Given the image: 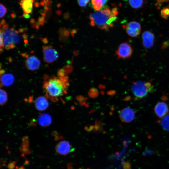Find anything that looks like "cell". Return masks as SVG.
Wrapping results in <instances>:
<instances>
[{
  "label": "cell",
  "instance_id": "6",
  "mask_svg": "<svg viewBox=\"0 0 169 169\" xmlns=\"http://www.w3.org/2000/svg\"><path fill=\"white\" fill-rule=\"evenodd\" d=\"M43 60L47 63H51L56 61L59 57L57 51L51 45L43 47Z\"/></svg>",
  "mask_w": 169,
  "mask_h": 169
},
{
  "label": "cell",
  "instance_id": "28",
  "mask_svg": "<svg viewBox=\"0 0 169 169\" xmlns=\"http://www.w3.org/2000/svg\"><path fill=\"white\" fill-rule=\"evenodd\" d=\"M169 47V40L164 42L162 45V48L165 49Z\"/></svg>",
  "mask_w": 169,
  "mask_h": 169
},
{
  "label": "cell",
  "instance_id": "5",
  "mask_svg": "<svg viewBox=\"0 0 169 169\" xmlns=\"http://www.w3.org/2000/svg\"><path fill=\"white\" fill-rule=\"evenodd\" d=\"M133 49L132 46L127 42L121 43L116 51V54L118 59H126L132 55Z\"/></svg>",
  "mask_w": 169,
  "mask_h": 169
},
{
  "label": "cell",
  "instance_id": "8",
  "mask_svg": "<svg viewBox=\"0 0 169 169\" xmlns=\"http://www.w3.org/2000/svg\"><path fill=\"white\" fill-rule=\"evenodd\" d=\"M154 111L157 116L161 119L169 113L168 106L165 102H158L154 107Z\"/></svg>",
  "mask_w": 169,
  "mask_h": 169
},
{
  "label": "cell",
  "instance_id": "22",
  "mask_svg": "<svg viewBox=\"0 0 169 169\" xmlns=\"http://www.w3.org/2000/svg\"><path fill=\"white\" fill-rule=\"evenodd\" d=\"M0 105H3L7 102L8 100V96L6 92L3 90L1 89L0 91Z\"/></svg>",
  "mask_w": 169,
  "mask_h": 169
},
{
  "label": "cell",
  "instance_id": "18",
  "mask_svg": "<svg viewBox=\"0 0 169 169\" xmlns=\"http://www.w3.org/2000/svg\"><path fill=\"white\" fill-rule=\"evenodd\" d=\"M160 124L163 129L169 131V113L161 119Z\"/></svg>",
  "mask_w": 169,
  "mask_h": 169
},
{
  "label": "cell",
  "instance_id": "16",
  "mask_svg": "<svg viewBox=\"0 0 169 169\" xmlns=\"http://www.w3.org/2000/svg\"><path fill=\"white\" fill-rule=\"evenodd\" d=\"M34 0H21L20 4L23 11L24 13H31L33 10V3Z\"/></svg>",
  "mask_w": 169,
  "mask_h": 169
},
{
  "label": "cell",
  "instance_id": "7",
  "mask_svg": "<svg viewBox=\"0 0 169 169\" xmlns=\"http://www.w3.org/2000/svg\"><path fill=\"white\" fill-rule=\"evenodd\" d=\"M135 111L129 107L123 108L119 113L120 119L122 122L126 123L132 121L135 118Z\"/></svg>",
  "mask_w": 169,
  "mask_h": 169
},
{
  "label": "cell",
  "instance_id": "35",
  "mask_svg": "<svg viewBox=\"0 0 169 169\" xmlns=\"http://www.w3.org/2000/svg\"><path fill=\"white\" fill-rule=\"evenodd\" d=\"M79 169H82V168H79Z\"/></svg>",
  "mask_w": 169,
  "mask_h": 169
},
{
  "label": "cell",
  "instance_id": "29",
  "mask_svg": "<svg viewBox=\"0 0 169 169\" xmlns=\"http://www.w3.org/2000/svg\"><path fill=\"white\" fill-rule=\"evenodd\" d=\"M130 164L128 162H125L123 165L124 169H128L130 168Z\"/></svg>",
  "mask_w": 169,
  "mask_h": 169
},
{
  "label": "cell",
  "instance_id": "20",
  "mask_svg": "<svg viewBox=\"0 0 169 169\" xmlns=\"http://www.w3.org/2000/svg\"><path fill=\"white\" fill-rule=\"evenodd\" d=\"M22 149L23 153L27 154L29 151V141L28 137L25 136L23 139Z\"/></svg>",
  "mask_w": 169,
  "mask_h": 169
},
{
  "label": "cell",
  "instance_id": "31",
  "mask_svg": "<svg viewBox=\"0 0 169 169\" xmlns=\"http://www.w3.org/2000/svg\"><path fill=\"white\" fill-rule=\"evenodd\" d=\"M23 17H24L25 18H28L30 17V15L28 14H26L24 13L23 15Z\"/></svg>",
  "mask_w": 169,
  "mask_h": 169
},
{
  "label": "cell",
  "instance_id": "10",
  "mask_svg": "<svg viewBox=\"0 0 169 169\" xmlns=\"http://www.w3.org/2000/svg\"><path fill=\"white\" fill-rule=\"evenodd\" d=\"M74 150L68 141H64L59 142L55 147L56 152L59 154L66 155Z\"/></svg>",
  "mask_w": 169,
  "mask_h": 169
},
{
  "label": "cell",
  "instance_id": "23",
  "mask_svg": "<svg viewBox=\"0 0 169 169\" xmlns=\"http://www.w3.org/2000/svg\"><path fill=\"white\" fill-rule=\"evenodd\" d=\"M127 34L132 37H136L140 34L141 31L134 30L128 28H125Z\"/></svg>",
  "mask_w": 169,
  "mask_h": 169
},
{
  "label": "cell",
  "instance_id": "34",
  "mask_svg": "<svg viewBox=\"0 0 169 169\" xmlns=\"http://www.w3.org/2000/svg\"><path fill=\"white\" fill-rule=\"evenodd\" d=\"M5 72V70H3V69H1V70H0L1 75L2 74H2H4Z\"/></svg>",
  "mask_w": 169,
  "mask_h": 169
},
{
  "label": "cell",
  "instance_id": "2",
  "mask_svg": "<svg viewBox=\"0 0 169 169\" xmlns=\"http://www.w3.org/2000/svg\"><path fill=\"white\" fill-rule=\"evenodd\" d=\"M67 84L53 76L46 79L43 83V88L47 98L52 101L56 102L65 94Z\"/></svg>",
  "mask_w": 169,
  "mask_h": 169
},
{
  "label": "cell",
  "instance_id": "24",
  "mask_svg": "<svg viewBox=\"0 0 169 169\" xmlns=\"http://www.w3.org/2000/svg\"><path fill=\"white\" fill-rule=\"evenodd\" d=\"M0 16L1 18H2L6 14L7 11V9L5 6L2 3L0 4Z\"/></svg>",
  "mask_w": 169,
  "mask_h": 169
},
{
  "label": "cell",
  "instance_id": "25",
  "mask_svg": "<svg viewBox=\"0 0 169 169\" xmlns=\"http://www.w3.org/2000/svg\"><path fill=\"white\" fill-rule=\"evenodd\" d=\"M90 0H77L78 4L81 7H86Z\"/></svg>",
  "mask_w": 169,
  "mask_h": 169
},
{
  "label": "cell",
  "instance_id": "17",
  "mask_svg": "<svg viewBox=\"0 0 169 169\" xmlns=\"http://www.w3.org/2000/svg\"><path fill=\"white\" fill-rule=\"evenodd\" d=\"M125 28H128L134 30L141 31V25L139 23L135 21L129 22L125 26Z\"/></svg>",
  "mask_w": 169,
  "mask_h": 169
},
{
  "label": "cell",
  "instance_id": "33",
  "mask_svg": "<svg viewBox=\"0 0 169 169\" xmlns=\"http://www.w3.org/2000/svg\"><path fill=\"white\" fill-rule=\"evenodd\" d=\"M72 164H68V169H72Z\"/></svg>",
  "mask_w": 169,
  "mask_h": 169
},
{
  "label": "cell",
  "instance_id": "26",
  "mask_svg": "<svg viewBox=\"0 0 169 169\" xmlns=\"http://www.w3.org/2000/svg\"><path fill=\"white\" fill-rule=\"evenodd\" d=\"M0 51H3V48L4 47L3 38V30L1 29L0 33Z\"/></svg>",
  "mask_w": 169,
  "mask_h": 169
},
{
  "label": "cell",
  "instance_id": "4",
  "mask_svg": "<svg viewBox=\"0 0 169 169\" xmlns=\"http://www.w3.org/2000/svg\"><path fill=\"white\" fill-rule=\"evenodd\" d=\"M2 30L3 42L5 49L8 50L14 48L15 44L19 43L20 41L18 31L13 28H8Z\"/></svg>",
  "mask_w": 169,
  "mask_h": 169
},
{
  "label": "cell",
  "instance_id": "14",
  "mask_svg": "<svg viewBox=\"0 0 169 169\" xmlns=\"http://www.w3.org/2000/svg\"><path fill=\"white\" fill-rule=\"evenodd\" d=\"M108 0H91L90 6L95 11H98L107 6Z\"/></svg>",
  "mask_w": 169,
  "mask_h": 169
},
{
  "label": "cell",
  "instance_id": "12",
  "mask_svg": "<svg viewBox=\"0 0 169 169\" xmlns=\"http://www.w3.org/2000/svg\"><path fill=\"white\" fill-rule=\"evenodd\" d=\"M49 103L47 99L44 97L40 96L37 98L35 101L36 109L39 111L46 110L48 107Z\"/></svg>",
  "mask_w": 169,
  "mask_h": 169
},
{
  "label": "cell",
  "instance_id": "32",
  "mask_svg": "<svg viewBox=\"0 0 169 169\" xmlns=\"http://www.w3.org/2000/svg\"><path fill=\"white\" fill-rule=\"evenodd\" d=\"M5 24V21L4 19H3L1 20L0 23V27H1L2 25Z\"/></svg>",
  "mask_w": 169,
  "mask_h": 169
},
{
  "label": "cell",
  "instance_id": "9",
  "mask_svg": "<svg viewBox=\"0 0 169 169\" xmlns=\"http://www.w3.org/2000/svg\"><path fill=\"white\" fill-rule=\"evenodd\" d=\"M142 44L146 49H150L154 44L155 37L154 34L151 31H144L142 35Z\"/></svg>",
  "mask_w": 169,
  "mask_h": 169
},
{
  "label": "cell",
  "instance_id": "27",
  "mask_svg": "<svg viewBox=\"0 0 169 169\" xmlns=\"http://www.w3.org/2000/svg\"><path fill=\"white\" fill-rule=\"evenodd\" d=\"M10 169H25L22 166H15L13 165V164H11L9 166Z\"/></svg>",
  "mask_w": 169,
  "mask_h": 169
},
{
  "label": "cell",
  "instance_id": "30",
  "mask_svg": "<svg viewBox=\"0 0 169 169\" xmlns=\"http://www.w3.org/2000/svg\"><path fill=\"white\" fill-rule=\"evenodd\" d=\"M156 0L159 4L169 1V0Z\"/></svg>",
  "mask_w": 169,
  "mask_h": 169
},
{
  "label": "cell",
  "instance_id": "13",
  "mask_svg": "<svg viewBox=\"0 0 169 169\" xmlns=\"http://www.w3.org/2000/svg\"><path fill=\"white\" fill-rule=\"evenodd\" d=\"M38 121L40 126L46 127L49 126L51 124L52 118L49 114L43 113L40 114L39 116Z\"/></svg>",
  "mask_w": 169,
  "mask_h": 169
},
{
  "label": "cell",
  "instance_id": "1",
  "mask_svg": "<svg viewBox=\"0 0 169 169\" xmlns=\"http://www.w3.org/2000/svg\"><path fill=\"white\" fill-rule=\"evenodd\" d=\"M118 13L116 7L111 8L107 6L98 11L90 13L89 16L90 25L105 30L113 26L114 23L117 19Z\"/></svg>",
  "mask_w": 169,
  "mask_h": 169
},
{
  "label": "cell",
  "instance_id": "19",
  "mask_svg": "<svg viewBox=\"0 0 169 169\" xmlns=\"http://www.w3.org/2000/svg\"><path fill=\"white\" fill-rule=\"evenodd\" d=\"M143 0H129L130 6L135 9L141 8L143 5Z\"/></svg>",
  "mask_w": 169,
  "mask_h": 169
},
{
  "label": "cell",
  "instance_id": "3",
  "mask_svg": "<svg viewBox=\"0 0 169 169\" xmlns=\"http://www.w3.org/2000/svg\"><path fill=\"white\" fill-rule=\"evenodd\" d=\"M154 86L150 81H138L133 82L131 90L134 99L139 100L154 91Z\"/></svg>",
  "mask_w": 169,
  "mask_h": 169
},
{
  "label": "cell",
  "instance_id": "11",
  "mask_svg": "<svg viewBox=\"0 0 169 169\" xmlns=\"http://www.w3.org/2000/svg\"><path fill=\"white\" fill-rule=\"evenodd\" d=\"M27 69L31 71H34L38 69L40 66V60L35 56H32L28 57L25 62Z\"/></svg>",
  "mask_w": 169,
  "mask_h": 169
},
{
  "label": "cell",
  "instance_id": "15",
  "mask_svg": "<svg viewBox=\"0 0 169 169\" xmlns=\"http://www.w3.org/2000/svg\"><path fill=\"white\" fill-rule=\"evenodd\" d=\"M1 76L0 86L1 87L2 85L9 86L11 85L14 82V77L11 74H3Z\"/></svg>",
  "mask_w": 169,
  "mask_h": 169
},
{
  "label": "cell",
  "instance_id": "21",
  "mask_svg": "<svg viewBox=\"0 0 169 169\" xmlns=\"http://www.w3.org/2000/svg\"><path fill=\"white\" fill-rule=\"evenodd\" d=\"M161 17L165 19L169 18V5L164 7L160 11Z\"/></svg>",
  "mask_w": 169,
  "mask_h": 169
}]
</instances>
